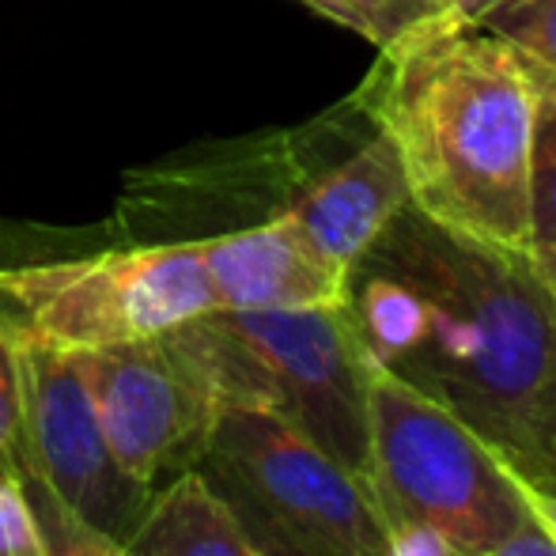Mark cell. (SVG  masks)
I'll list each match as a JSON object with an SVG mask.
<instances>
[{
	"label": "cell",
	"mask_w": 556,
	"mask_h": 556,
	"mask_svg": "<svg viewBox=\"0 0 556 556\" xmlns=\"http://www.w3.org/2000/svg\"><path fill=\"white\" fill-rule=\"evenodd\" d=\"M364 111L394 140L413 208L484 247L530 254V144L538 91L481 27L432 23L387 46Z\"/></svg>",
	"instance_id": "1"
},
{
	"label": "cell",
	"mask_w": 556,
	"mask_h": 556,
	"mask_svg": "<svg viewBox=\"0 0 556 556\" xmlns=\"http://www.w3.org/2000/svg\"><path fill=\"white\" fill-rule=\"evenodd\" d=\"M364 257L417 295V344L390 375L451 409L504 462L515 458L556 352V300L530 257L446 231L413 205Z\"/></svg>",
	"instance_id": "2"
},
{
	"label": "cell",
	"mask_w": 556,
	"mask_h": 556,
	"mask_svg": "<svg viewBox=\"0 0 556 556\" xmlns=\"http://www.w3.org/2000/svg\"><path fill=\"white\" fill-rule=\"evenodd\" d=\"M224 405H265L367 484L371 359L344 303L303 311H208L193 318Z\"/></svg>",
	"instance_id": "3"
},
{
	"label": "cell",
	"mask_w": 556,
	"mask_h": 556,
	"mask_svg": "<svg viewBox=\"0 0 556 556\" xmlns=\"http://www.w3.org/2000/svg\"><path fill=\"white\" fill-rule=\"evenodd\" d=\"M367 489L387 522H420L466 556L496 549L522 522L527 496L504 458L451 409L379 364L367 382Z\"/></svg>",
	"instance_id": "4"
},
{
	"label": "cell",
	"mask_w": 556,
	"mask_h": 556,
	"mask_svg": "<svg viewBox=\"0 0 556 556\" xmlns=\"http://www.w3.org/2000/svg\"><path fill=\"white\" fill-rule=\"evenodd\" d=\"M0 300L35 333L84 352L148 341L220 311L198 239L0 265Z\"/></svg>",
	"instance_id": "5"
},
{
	"label": "cell",
	"mask_w": 556,
	"mask_h": 556,
	"mask_svg": "<svg viewBox=\"0 0 556 556\" xmlns=\"http://www.w3.org/2000/svg\"><path fill=\"white\" fill-rule=\"evenodd\" d=\"M198 469L311 556H387V519L371 489L265 405L227 402Z\"/></svg>",
	"instance_id": "6"
},
{
	"label": "cell",
	"mask_w": 556,
	"mask_h": 556,
	"mask_svg": "<svg viewBox=\"0 0 556 556\" xmlns=\"http://www.w3.org/2000/svg\"><path fill=\"white\" fill-rule=\"evenodd\" d=\"M84 359L106 443L132 481L160 492L198 469L224 394L190 323Z\"/></svg>",
	"instance_id": "7"
},
{
	"label": "cell",
	"mask_w": 556,
	"mask_h": 556,
	"mask_svg": "<svg viewBox=\"0 0 556 556\" xmlns=\"http://www.w3.org/2000/svg\"><path fill=\"white\" fill-rule=\"evenodd\" d=\"M23 387V458L61 504L114 542H129L155 492L117 466L91 394L84 349H65L8 315ZM15 466V469H20Z\"/></svg>",
	"instance_id": "8"
},
{
	"label": "cell",
	"mask_w": 556,
	"mask_h": 556,
	"mask_svg": "<svg viewBox=\"0 0 556 556\" xmlns=\"http://www.w3.org/2000/svg\"><path fill=\"white\" fill-rule=\"evenodd\" d=\"M220 311L337 307L349 273L326 262L285 213L198 239Z\"/></svg>",
	"instance_id": "9"
},
{
	"label": "cell",
	"mask_w": 556,
	"mask_h": 556,
	"mask_svg": "<svg viewBox=\"0 0 556 556\" xmlns=\"http://www.w3.org/2000/svg\"><path fill=\"white\" fill-rule=\"evenodd\" d=\"M413 205L402 155L387 132H375L356 155L337 163L323 178L295 193L280 213L303 231V239L337 269L352 265L371 250L402 208Z\"/></svg>",
	"instance_id": "10"
},
{
	"label": "cell",
	"mask_w": 556,
	"mask_h": 556,
	"mask_svg": "<svg viewBox=\"0 0 556 556\" xmlns=\"http://www.w3.org/2000/svg\"><path fill=\"white\" fill-rule=\"evenodd\" d=\"M125 549L129 556H262L201 469H186L155 492Z\"/></svg>",
	"instance_id": "11"
},
{
	"label": "cell",
	"mask_w": 556,
	"mask_h": 556,
	"mask_svg": "<svg viewBox=\"0 0 556 556\" xmlns=\"http://www.w3.org/2000/svg\"><path fill=\"white\" fill-rule=\"evenodd\" d=\"M462 23L496 35L522 61L538 106L556 103V0H466Z\"/></svg>",
	"instance_id": "12"
},
{
	"label": "cell",
	"mask_w": 556,
	"mask_h": 556,
	"mask_svg": "<svg viewBox=\"0 0 556 556\" xmlns=\"http://www.w3.org/2000/svg\"><path fill=\"white\" fill-rule=\"evenodd\" d=\"M20 481L27 489V500L35 507L38 530H42L46 556H129L122 542L106 538L91 522H84L73 507L61 504V496L35 473L30 466H20Z\"/></svg>",
	"instance_id": "13"
},
{
	"label": "cell",
	"mask_w": 556,
	"mask_h": 556,
	"mask_svg": "<svg viewBox=\"0 0 556 556\" xmlns=\"http://www.w3.org/2000/svg\"><path fill=\"white\" fill-rule=\"evenodd\" d=\"M504 466L511 469L515 481H522L527 489L556 496V352H553L542 394H538L534 417H530L527 443H522V451L515 454V458H507Z\"/></svg>",
	"instance_id": "14"
},
{
	"label": "cell",
	"mask_w": 556,
	"mask_h": 556,
	"mask_svg": "<svg viewBox=\"0 0 556 556\" xmlns=\"http://www.w3.org/2000/svg\"><path fill=\"white\" fill-rule=\"evenodd\" d=\"M556 242V103L538 106L530 144V247Z\"/></svg>",
	"instance_id": "15"
},
{
	"label": "cell",
	"mask_w": 556,
	"mask_h": 556,
	"mask_svg": "<svg viewBox=\"0 0 556 556\" xmlns=\"http://www.w3.org/2000/svg\"><path fill=\"white\" fill-rule=\"evenodd\" d=\"M349 4L356 15V35H364L379 50L432 27V23H446L425 0H349Z\"/></svg>",
	"instance_id": "16"
},
{
	"label": "cell",
	"mask_w": 556,
	"mask_h": 556,
	"mask_svg": "<svg viewBox=\"0 0 556 556\" xmlns=\"http://www.w3.org/2000/svg\"><path fill=\"white\" fill-rule=\"evenodd\" d=\"M0 556H46L35 507L15 466H0Z\"/></svg>",
	"instance_id": "17"
},
{
	"label": "cell",
	"mask_w": 556,
	"mask_h": 556,
	"mask_svg": "<svg viewBox=\"0 0 556 556\" xmlns=\"http://www.w3.org/2000/svg\"><path fill=\"white\" fill-rule=\"evenodd\" d=\"M23 458V387L20 356L8 315L0 311V466H20Z\"/></svg>",
	"instance_id": "18"
},
{
	"label": "cell",
	"mask_w": 556,
	"mask_h": 556,
	"mask_svg": "<svg viewBox=\"0 0 556 556\" xmlns=\"http://www.w3.org/2000/svg\"><path fill=\"white\" fill-rule=\"evenodd\" d=\"M387 556H466L454 549L443 534L420 527L409 519H390L387 522Z\"/></svg>",
	"instance_id": "19"
},
{
	"label": "cell",
	"mask_w": 556,
	"mask_h": 556,
	"mask_svg": "<svg viewBox=\"0 0 556 556\" xmlns=\"http://www.w3.org/2000/svg\"><path fill=\"white\" fill-rule=\"evenodd\" d=\"M220 496H224V492H220ZM224 500L231 504V511L239 515V522L247 527V534L254 538V545L262 549V556H311L307 549H300V545H295L292 538L277 527V522L265 519L262 511H254V507L242 504V500H231V496H224Z\"/></svg>",
	"instance_id": "20"
},
{
	"label": "cell",
	"mask_w": 556,
	"mask_h": 556,
	"mask_svg": "<svg viewBox=\"0 0 556 556\" xmlns=\"http://www.w3.org/2000/svg\"><path fill=\"white\" fill-rule=\"evenodd\" d=\"M481 556H556V538L549 534V527H545V522L538 519L527 504V515H522L519 527H515L511 534L496 545V549H489Z\"/></svg>",
	"instance_id": "21"
},
{
	"label": "cell",
	"mask_w": 556,
	"mask_h": 556,
	"mask_svg": "<svg viewBox=\"0 0 556 556\" xmlns=\"http://www.w3.org/2000/svg\"><path fill=\"white\" fill-rule=\"evenodd\" d=\"M530 269L538 273V280L545 285V292L556 300V242L553 247H530Z\"/></svg>",
	"instance_id": "22"
},
{
	"label": "cell",
	"mask_w": 556,
	"mask_h": 556,
	"mask_svg": "<svg viewBox=\"0 0 556 556\" xmlns=\"http://www.w3.org/2000/svg\"><path fill=\"white\" fill-rule=\"evenodd\" d=\"M307 8H315L318 15H326V20L341 23V27L356 30V15H352V4L349 0H303Z\"/></svg>",
	"instance_id": "23"
},
{
	"label": "cell",
	"mask_w": 556,
	"mask_h": 556,
	"mask_svg": "<svg viewBox=\"0 0 556 556\" xmlns=\"http://www.w3.org/2000/svg\"><path fill=\"white\" fill-rule=\"evenodd\" d=\"M522 484V481H519ZM522 496H527V504H530V511L538 515V519L549 527V534L556 538V496H545V492H538V489H527L522 484Z\"/></svg>",
	"instance_id": "24"
},
{
	"label": "cell",
	"mask_w": 556,
	"mask_h": 556,
	"mask_svg": "<svg viewBox=\"0 0 556 556\" xmlns=\"http://www.w3.org/2000/svg\"><path fill=\"white\" fill-rule=\"evenodd\" d=\"M428 8H432L440 20H462V8H466V0H425Z\"/></svg>",
	"instance_id": "25"
}]
</instances>
